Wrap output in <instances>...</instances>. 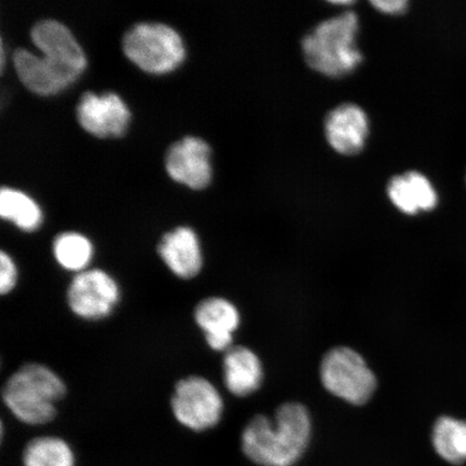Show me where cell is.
Listing matches in <instances>:
<instances>
[{
	"label": "cell",
	"mask_w": 466,
	"mask_h": 466,
	"mask_svg": "<svg viewBox=\"0 0 466 466\" xmlns=\"http://www.w3.org/2000/svg\"><path fill=\"white\" fill-rule=\"evenodd\" d=\"M432 444L441 459L460 465L466 462V421L441 417L433 427Z\"/></svg>",
	"instance_id": "cell-16"
},
{
	"label": "cell",
	"mask_w": 466,
	"mask_h": 466,
	"mask_svg": "<svg viewBox=\"0 0 466 466\" xmlns=\"http://www.w3.org/2000/svg\"><path fill=\"white\" fill-rule=\"evenodd\" d=\"M194 319L214 351L227 352L232 348L233 334L240 326L241 317L231 301L223 297H208L197 305Z\"/></svg>",
	"instance_id": "cell-11"
},
{
	"label": "cell",
	"mask_w": 466,
	"mask_h": 466,
	"mask_svg": "<svg viewBox=\"0 0 466 466\" xmlns=\"http://www.w3.org/2000/svg\"><path fill=\"white\" fill-rule=\"evenodd\" d=\"M67 304L76 317L86 320L106 319L118 306L121 290L108 272L90 268L75 275L67 289Z\"/></svg>",
	"instance_id": "cell-8"
},
{
	"label": "cell",
	"mask_w": 466,
	"mask_h": 466,
	"mask_svg": "<svg viewBox=\"0 0 466 466\" xmlns=\"http://www.w3.org/2000/svg\"><path fill=\"white\" fill-rule=\"evenodd\" d=\"M52 252L62 269L78 275L90 269L95 248L89 238L81 233L69 231L60 233L55 238Z\"/></svg>",
	"instance_id": "cell-17"
},
{
	"label": "cell",
	"mask_w": 466,
	"mask_h": 466,
	"mask_svg": "<svg viewBox=\"0 0 466 466\" xmlns=\"http://www.w3.org/2000/svg\"><path fill=\"white\" fill-rule=\"evenodd\" d=\"M2 50H0V55H2V58H0V63H2V68L4 67V63H5V56H4V46H3V42H2Z\"/></svg>",
	"instance_id": "cell-22"
},
{
	"label": "cell",
	"mask_w": 466,
	"mask_h": 466,
	"mask_svg": "<svg viewBox=\"0 0 466 466\" xmlns=\"http://www.w3.org/2000/svg\"><path fill=\"white\" fill-rule=\"evenodd\" d=\"M211 149L201 138L186 137L168 148L166 167L178 183L194 189L206 187L212 177Z\"/></svg>",
	"instance_id": "cell-10"
},
{
	"label": "cell",
	"mask_w": 466,
	"mask_h": 466,
	"mask_svg": "<svg viewBox=\"0 0 466 466\" xmlns=\"http://www.w3.org/2000/svg\"><path fill=\"white\" fill-rule=\"evenodd\" d=\"M67 388L62 378L43 364L20 367L5 382L4 404L23 423L42 425L55 420L57 401L66 398Z\"/></svg>",
	"instance_id": "cell-3"
},
{
	"label": "cell",
	"mask_w": 466,
	"mask_h": 466,
	"mask_svg": "<svg viewBox=\"0 0 466 466\" xmlns=\"http://www.w3.org/2000/svg\"><path fill=\"white\" fill-rule=\"evenodd\" d=\"M311 418L299 403L278 408L275 419L256 416L242 434L246 456L261 466H291L301 458L311 437Z\"/></svg>",
	"instance_id": "cell-2"
},
{
	"label": "cell",
	"mask_w": 466,
	"mask_h": 466,
	"mask_svg": "<svg viewBox=\"0 0 466 466\" xmlns=\"http://www.w3.org/2000/svg\"><path fill=\"white\" fill-rule=\"evenodd\" d=\"M158 253L175 277L191 279L202 270L203 256L199 238L189 227H177L162 237Z\"/></svg>",
	"instance_id": "cell-13"
},
{
	"label": "cell",
	"mask_w": 466,
	"mask_h": 466,
	"mask_svg": "<svg viewBox=\"0 0 466 466\" xmlns=\"http://www.w3.org/2000/svg\"><path fill=\"white\" fill-rule=\"evenodd\" d=\"M369 119L362 108L352 103L331 110L325 120L328 141L338 153L355 155L363 149L369 136Z\"/></svg>",
	"instance_id": "cell-12"
},
{
	"label": "cell",
	"mask_w": 466,
	"mask_h": 466,
	"mask_svg": "<svg viewBox=\"0 0 466 466\" xmlns=\"http://www.w3.org/2000/svg\"><path fill=\"white\" fill-rule=\"evenodd\" d=\"M122 46L126 56L148 73L171 72L185 57L179 34L162 23H138L126 33Z\"/></svg>",
	"instance_id": "cell-5"
},
{
	"label": "cell",
	"mask_w": 466,
	"mask_h": 466,
	"mask_svg": "<svg viewBox=\"0 0 466 466\" xmlns=\"http://www.w3.org/2000/svg\"><path fill=\"white\" fill-rule=\"evenodd\" d=\"M358 29V15L352 11L319 23L302 40L308 66L329 77L352 72L363 58L355 42Z\"/></svg>",
	"instance_id": "cell-4"
},
{
	"label": "cell",
	"mask_w": 466,
	"mask_h": 466,
	"mask_svg": "<svg viewBox=\"0 0 466 466\" xmlns=\"http://www.w3.org/2000/svg\"><path fill=\"white\" fill-rule=\"evenodd\" d=\"M328 391L352 405H363L376 391L377 379L354 350L339 347L325 355L319 370Z\"/></svg>",
	"instance_id": "cell-6"
},
{
	"label": "cell",
	"mask_w": 466,
	"mask_h": 466,
	"mask_svg": "<svg viewBox=\"0 0 466 466\" xmlns=\"http://www.w3.org/2000/svg\"><path fill=\"white\" fill-rule=\"evenodd\" d=\"M31 37L44 56L17 49L13 57L16 74L29 90L52 95L74 83L83 73L86 66L84 50L62 23L40 21L33 26Z\"/></svg>",
	"instance_id": "cell-1"
},
{
	"label": "cell",
	"mask_w": 466,
	"mask_h": 466,
	"mask_svg": "<svg viewBox=\"0 0 466 466\" xmlns=\"http://www.w3.org/2000/svg\"><path fill=\"white\" fill-rule=\"evenodd\" d=\"M130 110L122 98L113 92H86L77 105V118L81 127L93 136L120 137L130 121Z\"/></svg>",
	"instance_id": "cell-9"
},
{
	"label": "cell",
	"mask_w": 466,
	"mask_h": 466,
	"mask_svg": "<svg viewBox=\"0 0 466 466\" xmlns=\"http://www.w3.org/2000/svg\"><path fill=\"white\" fill-rule=\"evenodd\" d=\"M19 279V270L13 258L5 250L0 252V293L7 295L13 291Z\"/></svg>",
	"instance_id": "cell-20"
},
{
	"label": "cell",
	"mask_w": 466,
	"mask_h": 466,
	"mask_svg": "<svg viewBox=\"0 0 466 466\" xmlns=\"http://www.w3.org/2000/svg\"><path fill=\"white\" fill-rule=\"evenodd\" d=\"M223 367L225 386L231 394L246 398L260 388L264 370L252 350L242 346L230 348L225 354Z\"/></svg>",
	"instance_id": "cell-14"
},
{
	"label": "cell",
	"mask_w": 466,
	"mask_h": 466,
	"mask_svg": "<svg viewBox=\"0 0 466 466\" xmlns=\"http://www.w3.org/2000/svg\"><path fill=\"white\" fill-rule=\"evenodd\" d=\"M171 408L175 419L183 427L202 432L219 423L224 400L208 379L189 376L180 379L175 386Z\"/></svg>",
	"instance_id": "cell-7"
},
{
	"label": "cell",
	"mask_w": 466,
	"mask_h": 466,
	"mask_svg": "<svg viewBox=\"0 0 466 466\" xmlns=\"http://www.w3.org/2000/svg\"><path fill=\"white\" fill-rule=\"evenodd\" d=\"M25 466H74L72 448L58 437H37L28 442L23 453Z\"/></svg>",
	"instance_id": "cell-19"
},
{
	"label": "cell",
	"mask_w": 466,
	"mask_h": 466,
	"mask_svg": "<svg viewBox=\"0 0 466 466\" xmlns=\"http://www.w3.org/2000/svg\"><path fill=\"white\" fill-rule=\"evenodd\" d=\"M371 5L384 14L399 15L404 13L408 3L405 0H391V2H383V0H375Z\"/></svg>",
	"instance_id": "cell-21"
},
{
	"label": "cell",
	"mask_w": 466,
	"mask_h": 466,
	"mask_svg": "<svg viewBox=\"0 0 466 466\" xmlns=\"http://www.w3.org/2000/svg\"><path fill=\"white\" fill-rule=\"evenodd\" d=\"M390 200L405 214L432 211L439 203L433 185L419 172H408L390 180Z\"/></svg>",
	"instance_id": "cell-15"
},
{
	"label": "cell",
	"mask_w": 466,
	"mask_h": 466,
	"mask_svg": "<svg viewBox=\"0 0 466 466\" xmlns=\"http://www.w3.org/2000/svg\"><path fill=\"white\" fill-rule=\"evenodd\" d=\"M0 215L23 231L32 232L43 223V212L25 192L3 187L0 190Z\"/></svg>",
	"instance_id": "cell-18"
}]
</instances>
